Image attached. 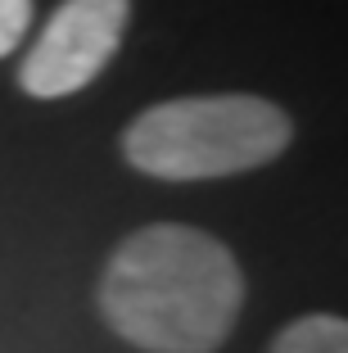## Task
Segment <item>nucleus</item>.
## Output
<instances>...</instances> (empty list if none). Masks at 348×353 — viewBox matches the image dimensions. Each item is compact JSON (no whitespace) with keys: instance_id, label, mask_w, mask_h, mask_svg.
<instances>
[{"instance_id":"f257e3e1","label":"nucleus","mask_w":348,"mask_h":353,"mask_svg":"<svg viewBox=\"0 0 348 353\" xmlns=\"http://www.w3.org/2000/svg\"><path fill=\"white\" fill-rule=\"evenodd\" d=\"M245 303V276L222 240L154 222L113 250L100 276V312L145 353H213Z\"/></svg>"},{"instance_id":"f03ea898","label":"nucleus","mask_w":348,"mask_h":353,"mask_svg":"<svg viewBox=\"0 0 348 353\" xmlns=\"http://www.w3.org/2000/svg\"><path fill=\"white\" fill-rule=\"evenodd\" d=\"M285 109L258 95H185L145 109L123 136V154L136 172L163 181H208L272 163L285 154Z\"/></svg>"},{"instance_id":"7ed1b4c3","label":"nucleus","mask_w":348,"mask_h":353,"mask_svg":"<svg viewBox=\"0 0 348 353\" xmlns=\"http://www.w3.org/2000/svg\"><path fill=\"white\" fill-rule=\"evenodd\" d=\"M132 0H63L19 68V86L37 100L82 91L113 59Z\"/></svg>"},{"instance_id":"20e7f679","label":"nucleus","mask_w":348,"mask_h":353,"mask_svg":"<svg viewBox=\"0 0 348 353\" xmlns=\"http://www.w3.org/2000/svg\"><path fill=\"white\" fill-rule=\"evenodd\" d=\"M267 353H348V326H344V317L312 312V317L289 322L285 331L272 340Z\"/></svg>"},{"instance_id":"39448f33","label":"nucleus","mask_w":348,"mask_h":353,"mask_svg":"<svg viewBox=\"0 0 348 353\" xmlns=\"http://www.w3.org/2000/svg\"><path fill=\"white\" fill-rule=\"evenodd\" d=\"M32 23V0H0V59L23 41Z\"/></svg>"}]
</instances>
